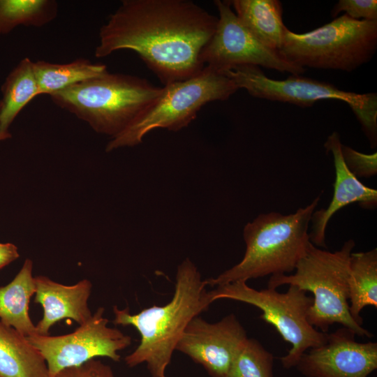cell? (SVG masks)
<instances>
[{"label": "cell", "instance_id": "14", "mask_svg": "<svg viewBox=\"0 0 377 377\" xmlns=\"http://www.w3.org/2000/svg\"><path fill=\"white\" fill-rule=\"evenodd\" d=\"M324 147L333 156L335 168L334 194L328 207L314 211L309 233L310 242L317 247L326 248L325 231L328 222L339 209L353 202L364 209H374L377 205V191L364 185L347 168L341 151V143L337 132L328 136Z\"/></svg>", "mask_w": 377, "mask_h": 377}, {"label": "cell", "instance_id": "25", "mask_svg": "<svg viewBox=\"0 0 377 377\" xmlns=\"http://www.w3.org/2000/svg\"><path fill=\"white\" fill-rule=\"evenodd\" d=\"M342 11L354 20H377V1L339 0L331 11L332 16L335 17Z\"/></svg>", "mask_w": 377, "mask_h": 377}, {"label": "cell", "instance_id": "19", "mask_svg": "<svg viewBox=\"0 0 377 377\" xmlns=\"http://www.w3.org/2000/svg\"><path fill=\"white\" fill-rule=\"evenodd\" d=\"M349 312L362 326V310L368 306L377 308V249L352 252L348 263Z\"/></svg>", "mask_w": 377, "mask_h": 377}, {"label": "cell", "instance_id": "26", "mask_svg": "<svg viewBox=\"0 0 377 377\" xmlns=\"http://www.w3.org/2000/svg\"><path fill=\"white\" fill-rule=\"evenodd\" d=\"M53 377H116L111 369L101 361L93 359L83 364L64 369Z\"/></svg>", "mask_w": 377, "mask_h": 377}, {"label": "cell", "instance_id": "21", "mask_svg": "<svg viewBox=\"0 0 377 377\" xmlns=\"http://www.w3.org/2000/svg\"><path fill=\"white\" fill-rule=\"evenodd\" d=\"M33 66L39 95L50 96L108 72L105 64L91 63L84 58H78L66 64L38 61L34 62Z\"/></svg>", "mask_w": 377, "mask_h": 377}, {"label": "cell", "instance_id": "10", "mask_svg": "<svg viewBox=\"0 0 377 377\" xmlns=\"http://www.w3.org/2000/svg\"><path fill=\"white\" fill-rule=\"evenodd\" d=\"M219 17L214 32L202 47L200 61L219 72L253 65L302 75L305 68L286 59L278 50L262 43L239 20L228 1H214Z\"/></svg>", "mask_w": 377, "mask_h": 377}, {"label": "cell", "instance_id": "12", "mask_svg": "<svg viewBox=\"0 0 377 377\" xmlns=\"http://www.w3.org/2000/svg\"><path fill=\"white\" fill-rule=\"evenodd\" d=\"M234 313L209 323L200 315L188 324L175 350L200 364L211 377H228L232 362L247 339Z\"/></svg>", "mask_w": 377, "mask_h": 377}, {"label": "cell", "instance_id": "9", "mask_svg": "<svg viewBox=\"0 0 377 377\" xmlns=\"http://www.w3.org/2000/svg\"><path fill=\"white\" fill-rule=\"evenodd\" d=\"M238 89H244L253 97L289 103L301 107L312 106L316 101L335 99L346 103L360 121L371 147L377 144V94H357L339 89L334 85L291 75L283 80L271 79L259 66L244 65L222 72Z\"/></svg>", "mask_w": 377, "mask_h": 377}, {"label": "cell", "instance_id": "5", "mask_svg": "<svg viewBox=\"0 0 377 377\" xmlns=\"http://www.w3.org/2000/svg\"><path fill=\"white\" fill-rule=\"evenodd\" d=\"M355 243L350 239L336 251L321 249L311 242L304 256L298 262L293 274L271 276L267 288L295 286L313 293V304L307 320L316 330L327 333L330 327L340 324L359 337L373 334L351 317L348 302V263Z\"/></svg>", "mask_w": 377, "mask_h": 377}, {"label": "cell", "instance_id": "23", "mask_svg": "<svg viewBox=\"0 0 377 377\" xmlns=\"http://www.w3.org/2000/svg\"><path fill=\"white\" fill-rule=\"evenodd\" d=\"M274 356L256 339L247 338L236 355L228 377H274Z\"/></svg>", "mask_w": 377, "mask_h": 377}, {"label": "cell", "instance_id": "15", "mask_svg": "<svg viewBox=\"0 0 377 377\" xmlns=\"http://www.w3.org/2000/svg\"><path fill=\"white\" fill-rule=\"evenodd\" d=\"M34 302L43 308V318L36 325L38 334L49 335L50 327L63 319L82 325L92 316L88 305L92 288L89 280L67 286L40 275L34 277Z\"/></svg>", "mask_w": 377, "mask_h": 377}, {"label": "cell", "instance_id": "28", "mask_svg": "<svg viewBox=\"0 0 377 377\" xmlns=\"http://www.w3.org/2000/svg\"><path fill=\"white\" fill-rule=\"evenodd\" d=\"M11 137V135L10 133H2L0 131V140H6L8 138H10Z\"/></svg>", "mask_w": 377, "mask_h": 377}, {"label": "cell", "instance_id": "27", "mask_svg": "<svg viewBox=\"0 0 377 377\" xmlns=\"http://www.w3.org/2000/svg\"><path fill=\"white\" fill-rule=\"evenodd\" d=\"M20 257L17 247L11 243H0V269Z\"/></svg>", "mask_w": 377, "mask_h": 377}, {"label": "cell", "instance_id": "4", "mask_svg": "<svg viewBox=\"0 0 377 377\" xmlns=\"http://www.w3.org/2000/svg\"><path fill=\"white\" fill-rule=\"evenodd\" d=\"M161 90L138 76L106 72L50 96L55 105L88 123L96 133L112 138L147 109Z\"/></svg>", "mask_w": 377, "mask_h": 377}, {"label": "cell", "instance_id": "2", "mask_svg": "<svg viewBox=\"0 0 377 377\" xmlns=\"http://www.w3.org/2000/svg\"><path fill=\"white\" fill-rule=\"evenodd\" d=\"M205 279L195 265L186 258L177 267L172 298L165 305H154L131 314L128 307L113 306V323L134 327L140 335L138 347L124 358L135 367L146 364L151 377H168L176 346L189 322L211 304Z\"/></svg>", "mask_w": 377, "mask_h": 377}, {"label": "cell", "instance_id": "13", "mask_svg": "<svg viewBox=\"0 0 377 377\" xmlns=\"http://www.w3.org/2000/svg\"><path fill=\"white\" fill-rule=\"evenodd\" d=\"M341 327L325 342L306 350L295 367L305 377H368L377 369V343H360Z\"/></svg>", "mask_w": 377, "mask_h": 377}, {"label": "cell", "instance_id": "22", "mask_svg": "<svg viewBox=\"0 0 377 377\" xmlns=\"http://www.w3.org/2000/svg\"><path fill=\"white\" fill-rule=\"evenodd\" d=\"M57 14L58 3L54 0H0V34L19 26L43 27Z\"/></svg>", "mask_w": 377, "mask_h": 377}, {"label": "cell", "instance_id": "20", "mask_svg": "<svg viewBox=\"0 0 377 377\" xmlns=\"http://www.w3.org/2000/svg\"><path fill=\"white\" fill-rule=\"evenodd\" d=\"M34 61L22 59L10 72L1 86L0 100V131L9 133L8 128L21 110L39 96L34 71Z\"/></svg>", "mask_w": 377, "mask_h": 377}, {"label": "cell", "instance_id": "24", "mask_svg": "<svg viewBox=\"0 0 377 377\" xmlns=\"http://www.w3.org/2000/svg\"><path fill=\"white\" fill-rule=\"evenodd\" d=\"M341 151L348 169L357 178H369L377 173V154H363L341 144Z\"/></svg>", "mask_w": 377, "mask_h": 377}, {"label": "cell", "instance_id": "17", "mask_svg": "<svg viewBox=\"0 0 377 377\" xmlns=\"http://www.w3.org/2000/svg\"><path fill=\"white\" fill-rule=\"evenodd\" d=\"M0 377H49L45 360L27 337L1 321Z\"/></svg>", "mask_w": 377, "mask_h": 377}, {"label": "cell", "instance_id": "18", "mask_svg": "<svg viewBox=\"0 0 377 377\" xmlns=\"http://www.w3.org/2000/svg\"><path fill=\"white\" fill-rule=\"evenodd\" d=\"M244 25L265 45L279 51L287 30L278 0L228 1Z\"/></svg>", "mask_w": 377, "mask_h": 377}, {"label": "cell", "instance_id": "1", "mask_svg": "<svg viewBox=\"0 0 377 377\" xmlns=\"http://www.w3.org/2000/svg\"><path fill=\"white\" fill-rule=\"evenodd\" d=\"M218 17L187 0H124L101 27L95 57L135 52L163 85L198 74Z\"/></svg>", "mask_w": 377, "mask_h": 377}, {"label": "cell", "instance_id": "6", "mask_svg": "<svg viewBox=\"0 0 377 377\" xmlns=\"http://www.w3.org/2000/svg\"><path fill=\"white\" fill-rule=\"evenodd\" d=\"M238 89L222 72L205 66L192 77L164 85L158 98L125 130L111 138L105 151L138 145L156 128L179 131L188 126L207 103L227 100Z\"/></svg>", "mask_w": 377, "mask_h": 377}, {"label": "cell", "instance_id": "3", "mask_svg": "<svg viewBox=\"0 0 377 377\" xmlns=\"http://www.w3.org/2000/svg\"><path fill=\"white\" fill-rule=\"evenodd\" d=\"M320 200L288 215L272 212L258 215L244 228L246 251L242 260L216 277L205 279L218 286L267 275L286 274L295 269L311 243L308 229Z\"/></svg>", "mask_w": 377, "mask_h": 377}, {"label": "cell", "instance_id": "11", "mask_svg": "<svg viewBox=\"0 0 377 377\" xmlns=\"http://www.w3.org/2000/svg\"><path fill=\"white\" fill-rule=\"evenodd\" d=\"M104 313L105 308L98 307L88 320L69 334L27 337L45 360L49 377L98 357L119 361L118 352L128 347L132 339L121 330L109 327Z\"/></svg>", "mask_w": 377, "mask_h": 377}, {"label": "cell", "instance_id": "16", "mask_svg": "<svg viewBox=\"0 0 377 377\" xmlns=\"http://www.w3.org/2000/svg\"><path fill=\"white\" fill-rule=\"evenodd\" d=\"M32 270L33 262L27 258L14 279L0 287V321L27 337L38 334L29 314L36 291Z\"/></svg>", "mask_w": 377, "mask_h": 377}, {"label": "cell", "instance_id": "7", "mask_svg": "<svg viewBox=\"0 0 377 377\" xmlns=\"http://www.w3.org/2000/svg\"><path fill=\"white\" fill-rule=\"evenodd\" d=\"M376 48L377 20H354L344 13L306 33L287 29L279 52L305 69L351 72L369 61Z\"/></svg>", "mask_w": 377, "mask_h": 377}, {"label": "cell", "instance_id": "8", "mask_svg": "<svg viewBox=\"0 0 377 377\" xmlns=\"http://www.w3.org/2000/svg\"><path fill=\"white\" fill-rule=\"evenodd\" d=\"M212 304L221 299H229L253 305L262 311L260 318L272 325L284 341L291 344L287 355L280 357L284 369L295 367L301 356L309 349L323 344L327 333L316 330L307 320L313 297L295 286L286 293L276 289L256 290L244 281H237L207 291Z\"/></svg>", "mask_w": 377, "mask_h": 377}]
</instances>
